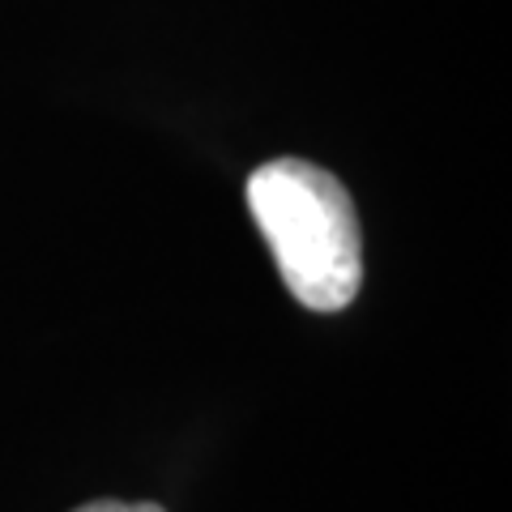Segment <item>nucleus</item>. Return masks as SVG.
Here are the masks:
<instances>
[{
    "instance_id": "1",
    "label": "nucleus",
    "mask_w": 512,
    "mask_h": 512,
    "mask_svg": "<svg viewBox=\"0 0 512 512\" xmlns=\"http://www.w3.org/2000/svg\"><path fill=\"white\" fill-rule=\"evenodd\" d=\"M248 210L274 265L308 312H342L363 286L359 214L342 180L308 158H274L248 175Z\"/></svg>"
},
{
    "instance_id": "2",
    "label": "nucleus",
    "mask_w": 512,
    "mask_h": 512,
    "mask_svg": "<svg viewBox=\"0 0 512 512\" xmlns=\"http://www.w3.org/2000/svg\"><path fill=\"white\" fill-rule=\"evenodd\" d=\"M73 512H167L158 504H124V500H94V504H82Z\"/></svg>"
}]
</instances>
